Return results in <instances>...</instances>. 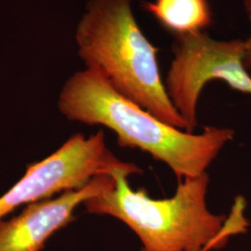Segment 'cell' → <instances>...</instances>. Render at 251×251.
<instances>
[{
    "label": "cell",
    "mask_w": 251,
    "mask_h": 251,
    "mask_svg": "<svg viewBox=\"0 0 251 251\" xmlns=\"http://www.w3.org/2000/svg\"><path fill=\"white\" fill-rule=\"evenodd\" d=\"M58 107L68 120L113 130L120 147L149 153L166 164L178 181L206 173L234 138L229 127L206 126L195 134L169 125L118 93L99 71L90 68L67 79Z\"/></svg>",
    "instance_id": "1"
},
{
    "label": "cell",
    "mask_w": 251,
    "mask_h": 251,
    "mask_svg": "<svg viewBox=\"0 0 251 251\" xmlns=\"http://www.w3.org/2000/svg\"><path fill=\"white\" fill-rule=\"evenodd\" d=\"M133 0H90L76 27L78 55L118 93L165 123L186 131L162 80L159 50L144 36Z\"/></svg>",
    "instance_id": "2"
},
{
    "label": "cell",
    "mask_w": 251,
    "mask_h": 251,
    "mask_svg": "<svg viewBox=\"0 0 251 251\" xmlns=\"http://www.w3.org/2000/svg\"><path fill=\"white\" fill-rule=\"evenodd\" d=\"M115 187L84 203L87 212L114 217L138 236L141 251H202L225 248L230 235L228 216L212 213L206 206L207 172L178 181L173 197L150 198L144 189L134 191L127 169L111 173Z\"/></svg>",
    "instance_id": "3"
},
{
    "label": "cell",
    "mask_w": 251,
    "mask_h": 251,
    "mask_svg": "<svg viewBox=\"0 0 251 251\" xmlns=\"http://www.w3.org/2000/svg\"><path fill=\"white\" fill-rule=\"evenodd\" d=\"M173 53L165 87L189 133H194L198 126V99L209 81H224L232 90L251 95V75L244 64V40L219 41L198 32L176 36Z\"/></svg>",
    "instance_id": "4"
},
{
    "label": "cell",
    "mask_w": 251,
    "mask_h": 251,
    "mask_svg": "<svg viewBox=\"0 0 251 251\" xmlns=\"http://www.w3.org/2000/svg\"><path fill=\"white\" fill-rule=\"evenodd\" d=\"M116 169L144 173L136 164L121 161L108 149L102 130L89 137L73 135L45 159L28 166L24 177L0 196V222L19 206L82 188Z\"/></svg>",
    "instance_id": "5"
},
{
    "label": "cell",
    "mask_w": 251,
    "mask_h": 251,
    "mask_svg": "<svg viewBox=\"0 0 251 251\" xmlns=\"http://www.w3.org/2000/svg\"><path fill=\"white\" fill-rule=\"evenodd\" d=\"M112 174L100 175L84 187L27 205L19 214L0 222V251H40L48 239L73 221L75 208L114 188Z\"/></svg>",
    "instance_id": "6"
},
{
    "label": "cell",
    "mask_w": 251,
    "mask_h": 251,
    "mask_svg": "<svg viewBox=\"0 0 251 251\" xmlns=\"http://www.w3.org/2000/svg\"><path fill=\"white\" fill-rule=\"evenodd\" d=\"M144 8L176 36L204 32L213 24L208 0H154L144 2Z\"/></svg>",
    "instance_id": "7"
},
{
    "label": "cell",
    "mask_w": 251,
    "mask_h": 251,
    "mask_svg": "<svg viewBox=\"0 0 251 251\" xmlns=\"http://www.w3.org/2000/svg\"><path fill=\"white\" fill-rule=\"evenodd\" d=\"M244 7L247 11L248 17L251 23V0H244ZM244 64L248 72L251 75V32L250 37L245 41V58Z\"/></svg>",
    "instance_id": "8"
},
{
    "label": "cell",
    "mask_w": 251,
    "mask_h": 251,
    "mask_svg": "<svg viewBox=\"0 0 251 251\" xmlns=\"http://www.w3.org/2000/svg\"><path fill=\"white\" fill-rule=\"evenodd\" d=\"M208 251V250H204V251Z\"/></svg>",
    "instance_id": "9"
}]
</instances>
